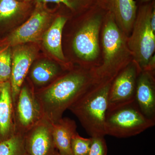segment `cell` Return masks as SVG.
Returning <instances> with one entry per match:
<instances>
[{
    "mask_svg": "<svg viewBox=\"0 0 155 155\" xmlns=\"http://www.w3.org/2000/svg\"><path fill=\"white\" fill-rule=\"evenodd\" d=\"M98 80L94 69L74 70L36 91L43 116L52 124L58 122L65 111Z\"/></svg>",
    "mask_w": 155,
    "mask_h": 155,
    "instance_id": "cell-1",
    "label": "cell"
},
{
    "mask_svg": "<svg viewBox=\"0 0 155 155\" xmlns=\"http://www.w3.org/2000/svg\"><path fill=\"white\" fill-rule=\"evenodd\" d=\"M113 79L98 81L69 108L91 137L105 136V120L109 107V91Z\"/></svg>",
    "mask_w": 155,
    "mask_h": 155,
    "instance_id": "cell-2",
    "label": "cell"
},
{
    "mask_svg": "<svg viewBox=\"0 0 155 155\" xmlns=\"http://www.w3.org/2000/svg\"><path fill=\"white\" fill-rule=\"evenodd\" d=\"M102 33L103 62L94 68L99 79H114L130 64L132 57L127 45V37L119 28L114 15L107 11L104 17Z\"/></svg>",
    "mask_w": 155,
    "mask_h": 155,
    "instance_id": "cell-3",
    "label": "cell"
},
{
    "mask_svg": "<svg viewBox=\"0 0 155 155\" xmlns=\"http://www.w3.org/2000/svg\"><path fill=\"white\" fill-rule=\"evenodd\" d=\"M155 8L154 1L142 3L137 8L136 17L127 45L133 61L141 71H147L155 49V33L150 25V17Z\"/></svg>",
    "mask_w": 155,
    "mask_h": 155,
    "instance_id": "cell-4",
    "label": "cell"
},
{
    "mask_svg": "<svg viewBox=\"0 0 155 155\" xmlns=\"http://www.w3.org/2000/svg\"><path fill=\"white\" fill-rule=\"evenodd\" d=\"M155 124V121L145 116L134 101L108 110L105 120V134L118 138H126L140 134Z\"/></svg>",
    "mask_w": 155,
    "mask_h": 155,
    "instance_id": "cell-5",
    "label": "cell"
},
{
    "mask_svg": "<svg viewBox=\"0 0 155 155\" xmlns=\"http://www.w3.org/2000/svg\"><path fill=\"white\" fill-rule=\"evenodd\" d=\"M107 10L103 2H97L87 11L86 20L75 35L72 46L81 60L91 62L99 55V33Z\"/></svg>",
    "mask_w": 155,
    "mask_h": 155,
    "instance_id": "cell-6",
    "label": "cell"
},
{
    "mask_svg": "<svg viewBox=\"0 0 155 155\" xmlns=\"http://www.w3.org/2000/svg\"><path fill=\"white\" fill-rule=\"evenodd\" d=\"M43 117L34 89L24 82L14 106L15 134H25Z\"/></svg>",
    "mask_w": 155,
    "mask_h": 155,
    "instance_id": "cell-7",
    "label": "cell"
},
{
    "mask_svg": "<svg viewBox=\"0 0 155 155\" xmlns=\"http://www.w3.org/2000/svg\"><path fill=\"white\" fill-rule=\"evenodd\" d=\"M141 71L133 61L114 78L109 91L108 110L135 101L137 81Z\"/></svg>",
    "mask_w": 155,
    "mask_h": 155,
    "instance_id": "cell-8",
    "label": "cell"
},
{
    "mask_svg": "<svg viewBox=\"0 0 155 155\" xmlns=\"http://www.w3.org/2000/svg\"><path fill=\"white\" fill-rule=\"evenodd\" d=\"M49 14L38 5L29 19L10 35L8 38L10 46H16L40 40L49 27Z\"/></svg>",
    "mask_w": 155,
    "mask_h": 155,
    "instance_id": "cell-9",
    "label": "cell"
},
{
    "mask_svg": "<svg viewBox=\"0 0 155 155\" xmlns=\"http://www.w3.org/2000/svg\"><path fill=\"white\" fill-rule=\"evenodd\" d=\"M14 47L10 80L14 106L37 53L35 48L30 46L21 45Z\"/></svg>",
    "mask_w": 155,
    "mask_h": 155,
    "instance_id": "cell-10",
    "label": "cell"
},
{
    "mask_svg": "<svg viewBox=\"0 0 155 155\" xmlns=\"http://www.w3.org/2000/svg\"><path fill=\"white\" fill-rule=\"evenodd\" d=\"M28 155H52L56 149L52 135V123L45 117L24 134Z\"/></svg>",
    "mask_w": 155,
    "mask_h": 155,
    "instance_id": "cell-11",
    "label": "cell"
},
{
    "mask_svg": "<svg viewBox=\"0 0 155 155\" xmlns=\"http://www.w3.org/2000/svg\"><path fill=\"white\" fill-rule=\"evenodd\" d=\"M135 101L148 119L155 121V82L153 72L142 71L137 81Z\"/></svg>",
    "mask_w": 155,
    "mask_h": 155,
    "instance_id": "cell-12",
    "label": "cell"
},
{
    "mask_svg": "<svg viewBox=\"0 0 155 155\" xmlns=\"http://www.w3.org/2000/svg\"><path fill=\"white\" fill-rule=\"evenodd\" d=\"M108 11L114 15L121 30L128 37L131 33L137 13L134 0H101Z\"/></svg>",
    "mask_w": 155,
    "mask_h": 155,
    "instance_id": "cell-13",
    "label": "cell"
},
{
    "mask_svg": "<svg viewBox=\"0 0 155 155\" xmlns=\"http://www.w3.org/2000/svg\"><path fill=\"white\" fill-rule=\"evenodd\" d=\"M14 134V106L8 81L2 83L0 88V142Z\"/></svg>",
    "mask_w": 155,
    "mask_h": 155,
    "instance_id": "cell-14",
    "label": "cell"
},
{
    "mask_svg": "<svg viewBox=\"0 0 155 155\" xmlns=\"http://www.w3.org/2000/svg\"><path fill=\"white\" fill-rule=\"evenodd\" d=\"M29 77L34 89L47 87L61 76L62 69L58 64L47 60L38 61L29 69Z\"/></svg>",
    "mask_w": 155,
    "mask_h": 155,
    "instance_id": "cell-15",
    "label": "cell"
},
{
    "mask_svg": "<svg viewBox=\"0 0 155 155\" xmlns=\"http://www.w3.org/2000/svg\"><path fill=\"white\" fill-rule=\"evenodd\" d=\"M77 125L74 120L63 118L52 124V135L56 149L62 155H72L71 141L76 133Z\"/></svg>",
    "mask_w": 155,
    "mask_h": 155,
    "instance_id": "cell-16",
    "label": "cell"
},
{
    "mask_svg": "<svg viewBox=\"0 0 155 155\" xmlns=\"http://www.w3.org/2000/svg\"><path fill=\"white\" fill-rule=\"evenodd\" d=\"M67 17L58 16L45 31L42 38L43 44L48 51L61 61H65L62 47V35Z\"/></svg>",
    "mask_w": 155,
    "mask_h": 155,
    "instance_id": "cell-17",
    "label": "cell"
},
{
    "mask_svg": "<svg viewBox=\"0 0 155 155\" xmlns=\"http://www.w3.org/2000/svg\"><path fill=\"white\" fill-rule=\"evenodd\" d=\"M24 134L15 133L10 138L0 142V155H24L26 154Z\"/></svg>",
    "mask_w": 155,
    "mask_h": 155,
    "instance_id": "cell-18",
    "label": "cell"
},
{
    "mask_svg": "<svg viewBox=\"0 0 155 155\" xmlns=\"http://www.w3.org/2000/svg\"><path fill=\"white\" fill-rule=\"evenodd\" d=\"M12 54L11 46L8 45L0 49V82L10 81L12 67Z\"/></svg>",
    "mask_w": 155,
    "mask_h": 155,
    "instance_id": "cell-19",
    "label": "cell"
},
{
    "mask_svg": "<svg viewBox=\"0 0 155 155\" xmlns=\"http://www.w3.org/2000/svg\"><path fill=\"white\" fill-rule=\"evenodd\" d=\"M38 5L48 2L63 4L72 11H87L97 2V0H36Z\"/></svg>",
    "mask_w": 155,
    "mask_h": 155,
    "instance_id": "cell-20",
    "label": "cell"
},
{
    "mask_svg": "<svg viewBox=\"0 0 155 155\" xmlns=\"http://www.w3.org/2000/svg\"><path fill=\"white\" fill-rule=\"evenodd\" d=\"M22 3L17 0H0V22L11 19L19 12Z\"/></svg>",
    "mask_w": 155,
    "mask_h": 155,
    "instance_id": "cell-21",
    "label": "cell"
},
{
    "mask_svg": "<svg viewBox=\"0 0 155 155\" xmlns=\"http://www.w3.org/2000/svg\"><path fill=\"white\" fill-rule=\"evenodd\" d=\"M91 140V137L84 138L76 132L72 137L71 141L72 155H88Z\"/></svg>",
    "mask_w": 155,
    "mask_h": 155,
    "instance_id": "cell-22",
    "label": "cell"
},
{
    "mask_svg": "<svg viewBox=\"0 0 155 155\" xmlns=\"http://www.w3.org/2000/svg\"><path fill=\"white\" fill-rule=\"evenodd\" d=\"M91 145L88 155H107V147L104 136L91 137Z\"/></svg>",
    "mask_w": 155,
    "mask_h": 155,
    "instance_id": "cell-23",
    "label": "cell"
},
{
    "mask_svg": "<svg viewBox=\"0 0 155 155\" xmlns=\"http://www.w3.org/2000/svg\"><path fill=\"white\" fill-rule=\"evenodd\" d=\"M150 25L152 30L155 33V9H153L150 17Z\"/></svg>",
    "mask_w": 155,
    "mask_h": 155,
    "instance_id": "cell-24",
    "label": "cell"
},
{
    "mask_svg": "<svg viewBox=\"0 0 155 155\" xmlns=\"http://www.w3.org/2000/svg\"><path fill=\"white\" fill-rule=\"evenodd\" d=\"M140 1V2L141 3H146L150 2H152V1H153V0H139Z\"/></svg>",
    "mask_w": 155,
    "mask_h": 155,
    "instance_id": "cell-25",
    "label": "cell"
},
{
    "mask_svg": "<svg viewBox=\"0 0 155 155\" xmlns=\"http://www.w3.org/2000/svg\"><path fill=\"white\" fill-rule=\"evenodd\" d=\"M52 155H62L59 152H58V151L57 150L55 151L53 153V154Z\"/></svg>",
    "mask_w": 155,
    "mask_h": 155,
    "instance_id": "cell-26",
    "label": "cell"
},
{
    "mask_svg": "<svg viewBox=\"0 0 155 155\" xmlns=\"http://www.w3.org/2000/svg\"><path fill=\"white\" fill-rule=\"evenodd\" d=\"M31 1V0H25V2H29V1Z\"/></svg>",
    "mask_w": 155,
    "mask_h": 155,
    "instance_id": "cell-27",
    "label": "cell"
},
{
    "mask_svg": "<svg viewBox=\"0 0 155 155\" xmlns=\"http://www.w3.org/2000/svg\"><path fill=\"white\" fill-rule=\"evenodd\" d=\"M2 83H1V82H0V88H1V85H2Z\"/></svg>",
    "mask_w": 155,
    "mask_h": 155,
    "instance_id": "cell-28",
    "label": "cell"
},
{
    "mask_svg": "<svg viewBox=\"0 0 155 155\" xmlns=\"http://www.w3.org/2000/svg\"><path fill=\"white\" fill-rule=\"evenodd\" d=\"M97 1H101V0H97Z\"/></svg>",
    "mask_w": 155,
    "mask_h": 155,
    "instance_id": "cell-29",
    "label": "cell"
},
{
    "mask_svg": "<svg viewBox=\"0 0 155 155\" xmlns=\"http://www.w3.org/2000/svg\"><path fill=\"white\" fill-rule=\"evenodd\" d=\"M24 155H27V154H25Z\"/></svg>",
    "mask_w": 155,
    "mask_h": 155,
    "instance_id": "cell-30",
    "label": "cell"
}]
</instances>
